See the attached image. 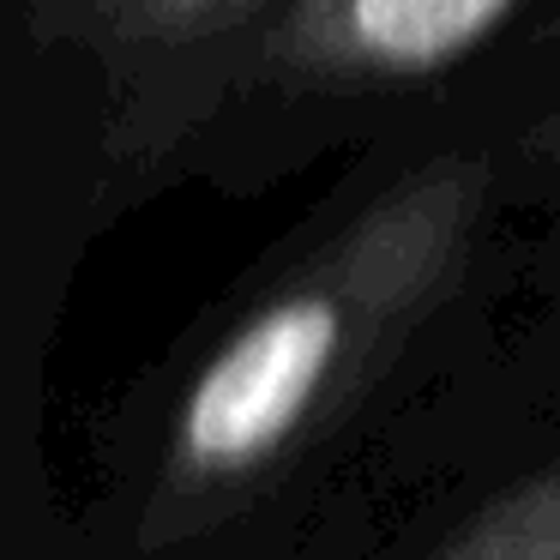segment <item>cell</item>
<instances>
[{
    "label": "cell",
    "instance_id": "cell-5",
    "mask_svg": "<svg viewBox=\"0 0 560 560\" xmlns=\"http://www.w3.org/2000/svg\"><path fill=\"white\" fill-rule=\"evenodd\" d=\"M555 163H560V121H555Z\"/></svg>",
    "mask_w": 560,
    "mask_h": 560
},
{
    "label": "cell",
    "instance_id": "cell-4",
    "mask_svg": "<svg viewBox=\"0 0 560 560\" xmlns=\"http://www.w3.org/2000/svg\"><path fill=\"white\" fill-rule=\"evenodd\" d=\"M434 560H560V458L482 506Z\"/></svg>",
    "mask_w": 560,
    "mask_h": 560
},
{
    "label": "cell",
    "instance_id": "cell-2",
    "mask_svg": "<svg viewBox=\"0 0 560 560\" xmlns=\"http://www.w3.org/2000/svg\"><path fill=\"white\" fill-rule=\"evenodd\" d=\"M536 0H283L230 97L386 103L458 73Z\"/></svg>",
    "mask_w": 560,
    "mask_h": 560
},
{
    "label": "cell",
    "instance_id": "cell-1",
    "mask_svg": "<svg viewBox=\"0 0 560 560\" xmlns=\"http://www.w3.org/2000/svg\"><path fill=\"white\" fill-rule=\"evenodd\" d=\"M494 182L488 151L410 163L230 319L175 392L139 542L170 548L242 512L374 386L458 290Z\"/></svg>",
    "mask_w": 560,
    "mask_h": 560
},
{
    "label": "cell",
    "instance_id": "cell-3",
    "mask_svg": "<svg viewBox=\"0 0 560 560\" xmlns=\"http://www.w3.org/2000/svg\"><path fill=\"white\" fill-rule=\"evenodd\" d=\"M31 13L55 43L109 67L133 145L158 151L230 103L247 43L283 13V0H31Z\"/></svg>",
    "mask_w": 560,
    "mask_h": 560
}]
</instances>
